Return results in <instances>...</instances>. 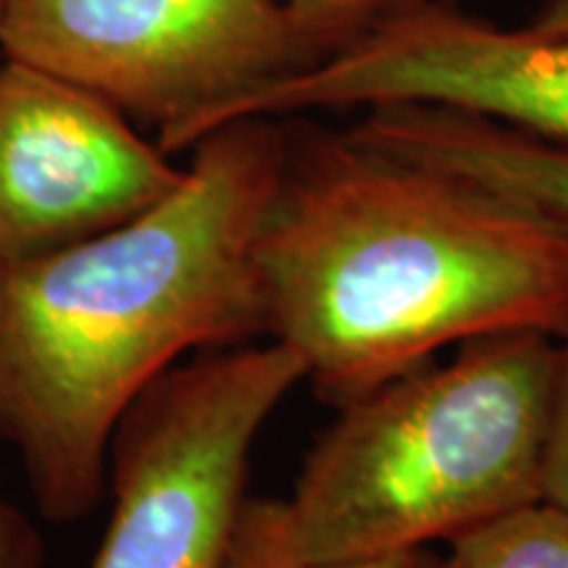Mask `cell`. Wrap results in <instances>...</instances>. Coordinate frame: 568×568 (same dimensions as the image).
I'll list each match as a JSON object with an SVG mask.
<instances>
[{"label": "cell", "instance_id": "cell-6", "mask_svg": "<svg viewBox=\"0 0 568 568\" xmlns=\"http://www.w3.org/2000/svg\"><path fill=\"white\" fill-rule=\"evenodd\" d=\"M393 103L468 111L568 145V40L529 27L503 30L450 3L424 0L345 51L243 98L219 126Z\"/></svg>", "mask_w": 568, "mask_h": 568}, {"label": "cell", "instance_id": "cell-8", "mask_svg": "<svg viewBox=\"0 0 568 568\" xmlns=\"http://www.w3.org/2000/svg\"><path fill=\"white\" fill-rule=\"evenodd\" d=\"M456 568H568V508L537 500L450 542Z\"/></svg>", "mask_w": 568, "mask_h": 568}, {"label": "cell", "instance_id": "cell-12", "mask_svg": "<svg viewBox=\"0 0 568 568\" xmlns=\"http://www.w3.org/2000/svg\"><path fill=\"white\" fill-rule=\"evenodd\" d=\"M542 500L568 508V332L558 337V374L545 458Z\"/></svg>", "mask_w": 568, "mask_h": 568}, {"label": "cell", "instance_id": "cell-3", "mask_svg": "<svg viewBox=\"0 0 568 568\" xmlns=\"http://www.w3.org/2000/svg\"><path fill=\"white\" fill-rule=\"evenodd\" d=\"M556 374L558 337L506 332L339 406L282 500L290 552L364 564L542 500Z\"/></svg>", "mask_w": 568, "mask_h": 568}, {"label": "cell", "instance_id": "cell-4", "mask_svg": "<svg viewBox=\"0 0 568 568\" xmlns=\"http://www.w3.org/2000/svg\"><path fill=\"white\" fill-rule=\"evenodd\" d=\"M303 364L268 339L182 361L111 437V521L92 568H222L247 503L251 453Z\"/></svg>", "mask_w": 568, "mask_h": 568}, {"label": "cell", "instance_id": "cell-10", "mask_svg": "<svg viewBox=\"0 0 568 568\" xmlns=\"http://www.w3.org/2000/svg\"><path fill=\"white\" fill-rule=\"evenodd\" d=\"M437 556L429 550H408L397 556L343 566H305L287 548L282 529V500H251L234 529L230 552L222 568H437Z\"/></svg>", "mask_w": 568, "mask_h": 568}, {"label": "cell", "instance_id": "cell-15", "mask_svg": "<svg viewBox=\"0 0 568 568\" xmlns=\"http://www.w3.org/2000/svg\"><path fill=\"white\" fill-rule=\"evenodd\" d=\"M437 568H456V564H453V558L447 556V558L439 560V566H437Z\"/></svg>", "mask_w": 568, "mask_h": 568}, {"label": "cell", "instance_id": "cell-2", "mask_svg": "<svg viewBox=\"0 0 568 568\" xmlns=\"http://www.w3.org/2000/svg\"><path fill=\"white\" fill-rule=\"evenodd\" d=\"M190 151L153 209L0 266V439L51 521L95 510L116 424L159 376L195 351L266 337L255 237L287 132L247 116Z\"/></svg>", "mask_w": 568, "mask_h": 568}, {"label": "cell", "instance_id": "cell-14", "mask_svg": "<svg viewBox=\"0 0 568 568\" xmlns=\"http://www.w3.org/2000/svg\"><path fill=\"white\" fill-rule=\"evenodd\" d=\"M529 30L568 40V0H545L542 9L529 21Z\"/></svg>", "mask_w": 568, "mask_h": 568}, {"label": "cell", "instance_id": "cell-1", "mask_svg": "<svg viewBox=\"0 0 568 568\" xmlns=\"http://www.w3.org/2000/svg\"><path fill=\"white\" fill-rule=\"evenodd\" d=\"M266 337L332 406L453 343L568 332V222L355 134L287 132L255 237Z\"/></svg>", "mask_w": 568, "mask_h": 568}, {"label": "cell", "instance_id": "cell-11", "mask_svg": "<svg viewBox=\"0 0 568 568\" xmlns=\"http://www.w3.org/2000/svg\"><path fill=\"white\" fill-rule=\"evenodd\" d=\"M516 187L568 222V145H529L516 163Z\"/></svg>", "mask_w": 568, "mask_h": 568}, {"label": "cell", "instance_id": "cell-5", "mask_svg": "<svg viewBox=\"0 0 568 568\" xmlns=\"http://www.w3.org/2000/svg\"><path fill=\"white\" fill-rule=\"evenodd\" d=\"M0 48L155 124L166 153L308 67L284 0H9Z\"/></svg>", "mask_w": 568, "mask_h": 568}, {"label": "cell", "instance_id": "cell-16", "mask_svg": "<svg viewBox=\"0 0 568 568\" xmlns=\"http://www.w3.org/2000/svg\"><path fill=\"white\" fill-rule=\"evenodd\" d=\"M6 3H9V0H0V21H3V13H6Z\"/></svg>", "mask_w": 568, "mask_h": 568}, {"label": "cell", "instance_id": "cell-9", "mask_svg": "<svg viewBox=\"0 0 568 568\" xmlns=\"http://www.w3.org/2000/svg\"><path fill=\"white\" fill-rule=\"evenodd\" d=\"M424 0H284L308 67L329 59L364 34L416 9Z\"/></svg>", "mask_w": 568, "mask_h": 568}, {"label": "cell", "instance_id": "cell-7", "mask_svg": "<svg viewBox=\"0 0 568 568\" xmlns=\"http://www.w3.org/2000/svg\"><path fill=\"white\" fill-rule=\"evenodd\" d=\"M184 169L95 92L30 63H0V266L130 222Z\"/></svg>", "mask_w": 568, "mask_h": 568}, {"label": "cell", "instance_id": "cell-13", "mask_svg": "<svg viewBox=\"0 0 568 568\" xmlns=\"http://www.w3.org/2000/svg\"><path fill=\"white\" fill-rule=\"evenodd\" d=\"M45 548L32 521L0 495V568H40Z\"/></svg>", "mask_w": 568, "mask_h": 568}]
</instances>
